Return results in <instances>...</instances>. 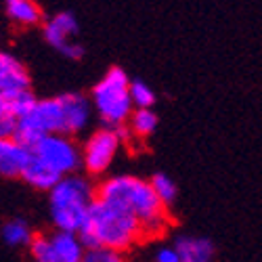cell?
I'll list each match as a JSON object with an SVG mask.
<instances>
[{"mask_svg":"<svg viewBox=\"0 0 262 262\" xmlns=\"http://www.w3.org/2000/svg\"><path fill=\"white\" fill-rule=\"evenodd\" d=\"M97 200L112 204L130 214L141 225L143 239H158L170 227L168 208L160 202L151 181L133 174H116L101 181L97 187Z\"/></svg>","mask_w":262,"mask_h":262,"instance_id":"cell-1","label":"cell"},{"mask_svg":"<svg viewBox=\"0 0 262 262\" xmlns=\"http://www.w3.org/2000/svg\"><path fill=\"white\" fill-rule=\"evenodd\" d=\"M80 237L86 248H107L126 254L143 242V231L130 214L97 200L80 229Z\"/></svg>","mask_w":262,"mask_h":262,"instance_id":"cell-2","label":"cell"},{"mask_svg":"<svg viewBox=\"0 0 262 262\" xmlns=\"http://www.w3.org/2000/svg\"><path fill=\"white\" fill-rule=\"evenodd\" d=\"M97 202V187L84 174L61 179L49 191V214L55 231L80 233L91 206Z\"/></svg>","mask_w":262,"mask_h":262,"instance_id":"cell-3","label":"cell"},{"mask_svg":"<svg viewBox=\"0 0 262 262\" xmlns=\"http://www.w3.org/2000/svg\"><path fill=\"white\" fill-rule=\"evenodd\" d=\"M133 80L122 68H112L95 84L91 93L93 109L105 128H124L135 112L133 97H130Z\"/></svg>","mask_w":262,"mask_h":262,"instance_id":"cell-4","label":"cell"},{"mask_svg":"<svg viewBox=\"0 0 262 262\" xmlns=\"http://www.w3.org/2000/svg\"><path fill=\"white\" fill-rule=\"evenodd\" d=\"M49 135H65V109L61 97L38 99L36 107L15 126V139L30 149Z\"/></svg>","mask_w":262,"mask_h":262,"instance_id":"cell-5","label":"cell"},{"mask_svg":"<svg viewBox=\"0 0 262 262\" xmlns=\"http://www.w3.org/2000/svg\"><path fill=\"white\" fill-rule=\"evenodd\" d=\"M30 151L32 158L51 168L61 179L78 174L82 168V145H78L70 135H49L40 139Z\"/></svg>","mask_w":262,"mask_h":262,"instance_id":"cell-6","label":"cell"},{"mask_svg":"<svg viewBox=\"0 0 262 262\" xmlns=\"http://www.w3.org/2000/svg\"><path fill=\"white\" fill-rule=\"evenodd\" d=\"M122 137L114 128H99L86 137L82 145V170L89 177H101L112 168L118 151L122 147Z\"/></svg>","mask_w":262,"mask_h":262,"instance_id":"cell-7","label":"cell"},{"mask_svg":"<svg viewBox=\"0 0 262 262\" xmlns=\"http://www.w3.org/2000/svg\"><path fill=\"white\" fill-rule=\"evenodd\" d=\"M78 30H80L78 19L72 11H59L42 24L45 40L55 51H59L63 57L72 61H80L84 57V47L76 40Z\"/></svg>","mask_w":262,"mask_h":262,"instance_id":"cell-8","label":"cell"},{"mask_svg":"<svg viewBox=\"0 0 262 262\" xmlns=\"http://www.w3.org/2000/svg\"><path fill=\"white\" fill-rule=\"evenodd\" d=\"M30 91V74L24 61L13 53L0 51V99H13Z\"/></svg>","mask_w":262,"mask_h":262,"instance_id":"cell-9","label":"cell"},{"mask_svg":"<svg viewBox=\"0 0 262 262\" xmlns=\"http://www.w3.org/2000/svg\"><path fill=\"white\" fill-rule=\"evenodd\" d=\"M63 109H65V135H80L91 126L93 120V101L82 93H65L61 95Z\"/></svg>","mask_w":262,"mask_h":262,"instance_id":"cell-10","label":"cell"},{"mask_svg":"<svg viewBox=\"0 0 262 262\" xmlns=\"http://www.w3.org/2000/svg\"><path fill=\"white\" fill-rule=\"evenodd\" d=\"M32 151L15 137H0V177L21 179L30 164Z\"/></svg>","mask_w":262,"mask_h":262,"instance_id":"cell-11","label":"cell"},{"mask_svg":"<svg viewBox=\"0 0 262 262\" xmlns=\"http://www.w3.org/2000/svg\"><path fill=\"white\" fill-rule=\"evenodd\" d=\"M181 262H216L214 244L206 237L198 235H181L174 242Z\"/></svg>","mask_w":262,"mask_h":262,"instance_id":"cell-12","label":"cell"},{"mask_svg":"<svg viewBox=\"0 0 262 262\" xmlns=\"http://www.w3.org/2000/svg\"><path fill=\"white\" fill-rule=\"evenodd\" d=\"M158 128V116L154 109H135L128 124L124 128H118V133L124 143H137L147 137H151Z\"/></svg>","mask_w":262,"mask_h":262,"instance_id":"cell-13","label":"cell"},{"mask_svg":"<svg viewBox=\"0 0 262 262\" xmlns=\"http://www.w3.org/2000/svg\"><path fill=\"white\" fill-rule=\"evenodd\" d=\"M51 248L59 262H82L86 254V244L82 242L80 233H68V231H53L49 235Z\"/></svg>","mask_w":262,"mask_h":262,"instance_id":"cell-14","label":"cell"},{"mask_svg":"<svg viewBox=\"0 0 262 262\" xmlns=\"http://www.w3.org/2000/svg\"><path fill=\"white\" fill-rule=\"evenodd\" d=\"M5 13L19 28H34L42 21V7L34 0H9Z\"/></svg>","mask_w":262,"mask_h":262,"instance_id":"cell-15","label":"cell"},{"mask_svg":"<svg viewBox=\"0 0 262 262\" xmlns=\"http://www.w3.org/2000/svg\"><path fill=\"white\" fill-rule=\"evenodd\" d=\"M21 179H24L26 185L38 189V191H51L59 181L61 177H57V174L47 168L42 162H38L36 158H30V164L26 166L24 174H21Z\"/></svg>","mask_w":262,"mask_h":262,"instance_id":"cell-16","label":"cell"},{"mask_svg":"<svg viewBox=\"0 0 262 262\" xmlns=\"http://www.w3.org/2000/svg\"><path fill=\"white\" fill-rule=\"evenodd\" d=\"M34 237L36 235L26 218H11L3 225V239L13 248H30Z\"/></svg>","mask_w":262,"mask_h":262,"instance_id":"cell-17","label":"cell"},{"mask_svg":"<svg viewBox=\"0 0 262 262\" xmlns=\"http://www.w3.org/2000/svg\"><path fill=\"white\" fill-rule=\"evenodd\" d=\"M151 187H154L156 195H158L160 202L166 208L172 206L174 202H177V198H179V187H177V183L168 177V174H162V172L154 174V177H151Z\"/></svg>","mask_w":262,"mask_h":262,"instance_id":"cell-18","label":"cell"},{"mask_svg":"<svg viewBox=\"0 0 262 262\" xmlns=\"http://www.w3.org/2000/svg\"><path fill=\"white\" fill-rule=\"evenodd\" d=\"M130 97H133L135 109H151L156 103L154 89L143 80H133V84H130Z\"/></svg>","mask_w":262,"mask_h":262,"instance_id":"cell-19","label":"cell"},{"mask_svg":"<svg viewBox=\"0 0 262 262\" xmlns=\"http://www.w3.org/2000/svg\"><path fill=\"white\" fill-rule=\"evenodd\" d=\"M7 103H9V109H11L13 118L19 122L21 118H26V116L32 112V109L36 107L38 99L34 97V93H32V91H28V93H21V95H17V97L9 99Z\"/></svg>","mask_w":262,"mask_h":262,"instance_id":"cell-20","label":"cell"},{"mask_svg":"<svg viewBox=\"0 0 262 262\" xmlns=\"http://www.w3.org/2000/svg\"><path fill=\"white\" fill-rule=\"evenodd\" d=\"M30 254L34 262H59L51 248L49 235H36L34 242L30 244Z\"/></svg>","mask_w":262,"mask_h":262,"instance_id":"cell-21","label":"cell"},{"mask_svg":"<svg viewBox=\"0 0 262 262\" xmlns=\"http://www.w3.org/2000/svg\"><path fill=\"white\" fill-rule=\"evenodd\" d=\"M82 262H128V260H126V254L122 252H114L107 248H89Z\"/></svg>","mask_w":262,"mask_h":262,"instance_id":"cell-22","label":"cell"},{"mask_svg":"<svg viewBox=\"0 0 262 262\" xmlns=\"http://www.w3.org/2000/svg\"><path fill=\"white\" fill-rule=\"evenodd\" d=\"M15 126H17V120L11 114L9 103L5 99H0V137H15Z\"/></svg>","mask_w":262,"mask_h":262,"instance_id":"cell-23","label":"cell"},{"mask_svg":"<svg viewBox=\"0 0 262 262\" xmlns=\"http://www.w3.org/2000/svg\"><path fill=\"white\" fill-rule=\"evenodd\" d=\"M154 262H181V258H179L177 248L170 244H164L154 252Z\"/></svg>","mask_w":262,"mask_h":262,"instance_id":"cell-24","label":"cell"}]
</instances>
